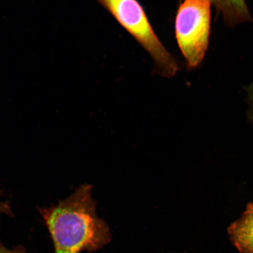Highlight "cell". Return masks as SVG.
Wrapping results in <instances>:
<instances>
[{
    "instance_id": "cell-5",
    "label": "cell",
    "mask_w": 253,
    "mask_h": 253,
    "mask_svg": "<svg viewBox=\"0 0 253 253\" xmlns=\"http://www.w3.org/2000/svg\"><path fill=\"white\" fill-rule=\"evenodd\" d=\"M230 24H237L249 19L245 0H211Z\"/></svg>"
},
{
    "instance_id": "cell-6",
    "label": "cell",
    "mask_w": 253,
    "mask_h": 253,
    "mask_svg": "<svg viewBox=\"0 0 253 253\" xmlns=\"http://www.w3.org/2000/svg\"><path fill=\"white\" fill-rule=\"evenodd\" d=\"M2 192L0 191V197H1ZM0 214H7L9 216H14V213L9 202L0 201Z\"/></svg>"
},
{
    "instance_id": "cell-3",
    "label": "cell",
    "mask_w": 253,
    "mask_h": 253,
    "mask_svg": "<svg viewBox=\"0 0 253 253\" xmlns=\"http://www.w3.org/2000/svg\"><path fill=\"white\" fill-rule=\"evenodd\" d=\"M211 0H183L175 21V35L189 67L197 68L207 52L211 30Z\"/></svg>"
},
{
    "instance_id": "cell-7",
    "label": "cell",
    "mask_w": 253,
    "mask_h": 253,
    "mask_svg": "<svg viewBox=\"0 0 253 253\" xmlns=\"http://www.w3.org/2000/svg\"><path fill=\"white\" fill-rule=\"evenodd\" d=\"M0 253H28L23 248L18 247L17 248L9 249L0 240Z\"/></svg>"
},
{
    "instance_id": "cell-1",
    "label": "cell",
    "mask_w": 253,
    "mask_h": 253,
    "mask_svg": "<svg viewBox=\"0 0 253 253\" xmlns=\"http://www.w3.org/2000/svg\"><path fill=\"white\" fill-rule=\"evenodd\" d=\"M48 230L55 253L93 252L111 239L106 221L96 213L92 186H79L69 197L49 207L39 208Z\"/></svg>"
},
{
    "instance_id": "cell-2",
    "label": "cell",
    "mask_w": 253,
    "mask_h": 253,
    "mask_svg": "<svg viewBox=\"0 0 253 253\" xmlns=\"http://www.w3.org/2000/svg\"><path fill=\"white\" fill-rule=\"evenodd\" d=\"M150 55L158 74L167 78L178 71V63L161 43L137 0H96Z\"/></svg>"
},
{
    "instance_id": "cell-4",
    "label": "cell",
    "mask_w": 253,
    "mask_h": 253,
    "mask_svg": "<svg viewBox=\"0 0 253 253\" xmlns=\"http://www.w3.org/2000/svg\"><path fill=\"white\" fill-rule=\"evenodd\" d=\"M231 239L241 253H253V203L229 228Z\"/></svg>"
}]
</instances>
